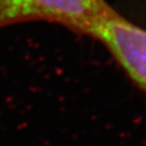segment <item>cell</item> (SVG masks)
Wrapping results in <instances>:
<instances>
[{
  "label": "cell",
  "mask_w": 146,
  "mask_h": 146,
  "mask_svg": "<svg viewBox=\"0 0 146 146\" xmlns=\"http://www.w3.org/2000/svg\"><path fill=\"white\" fill-rule=\"evenodd\" d=\"M87 36L101 42L129 78L146 91V29L113 9Z\"/></svg>",
  "instance_id": "7a4b0ae2"
},
{
  "label": "cell",
  "mask_w": 146,
  "mask_h": 146,
  "mask_svg": "<svg viewBox=\"0 0 146 146\" xmlns=\"http://www.w3.org/2000/svg\"><path fill=\"white\" fill-rule=\"evenodd\" d=\"M113 9L106 0H0V29L46 22L87 36Z\"/></svg>",
  "instance_id": "6da1fadb"
}]
</instances>
